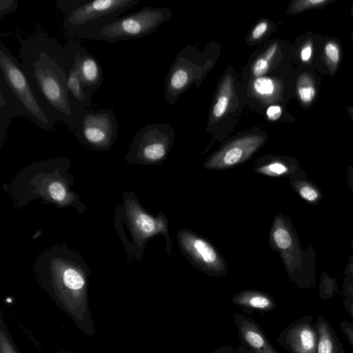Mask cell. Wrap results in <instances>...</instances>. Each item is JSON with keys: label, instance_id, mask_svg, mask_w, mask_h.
Wrapping results in <instances>:
<instances>
[{"label": "cell", "instance_id": "6da1fadb", "mask_svg": "<svg viewBox=\"0 0 353 353\" xmlns=\"http://www.w3.org/2000/svg\"><path fill=\"white\" fill-rule=\"evenodd\" d=\"M21 68L43 111L72 132L77 116L67 91V64L64 46L39 30L21 42Z\"/></svg>", "mask_w": 353, "mask_h": 353}, {"label": "cell", "instance_id": "7a4b0ae2", "mask_svg": "<svg viewBox=\"0 0 353 353\" xmlns=\"http://www.w3.org/2000/svg\"><path fill=\"white\" fill-rule=\"evenodd\" d=\"M34 272L45 290L74 320H86L88 270L83 258L65 245H57L41 254Z\"/></svg>", "mask_w": 353, "mask_h": 353}, {"label": "cell", "instance_id": "3957f363", "mask_svg": "<svg viewBox=\"0 0 353 353\" xmlns=\"http://www.w3.org/2000/svg\"><path fill=\"white\" fill-rule=\"evenodd\" d=\"M70 165L66 157L33 163L18 172L7 190L19 206L38 199L58 207H74L81 213L85 206L72 190Z\"/></svg>", "mask_w": 353, "mask_h": 353}, {"label": "cell", "instance_id": "277c9868", "mask_svg": "<svg viewBox=\"0 0 353 353\" xmlns=\"http://www.w3.org/2000/svg\"><path fill=\"white\" fill-rule=\"evenodd\" d=\"M114 225L130 258L141 261L147 241L159 234L165 239L168 255H172L168 221L164 213L159 211L157 216L151 214L134 193L124 192L122 203L115 208Z\"/></svg>", "mask_w": 353, "mask_h": 353}, {"label": "cell", "instance_id": "5b68a950", "mask_svg": "<svg viewBox=\"0 0 353 353\" xmlns=\"http://www.w3.org/2000/svg\"><path fill=\"white\" fill-rule=\"evenodd\" d=\"M272 250L281 257L289 280L302 290L316 285V253L312 245L303 250L291 218L279 212L274 216L268 237Z\"/></svg>", "mask_w": 353, "mask_h": 353}, {"label": "cell", "instance_id": "8992f818", "mask_svg": "<svg viewBox=\"0 0 353 353\" xmlns=\"http://www.w3.org/2000/svg\"><path fill=\"white\" fill-rule=\"evenodd\" d=\"M139 0H56L68 37L80 39L87 31L121 16Z\"/></svg>", "mask_w": 353, "mask_h": 353}, {"label": "cell", "instance_id": "52a82bcc", "mask_svg": "<svg viewBox=\"0 0 353 353\" xmlns=\"http://www.w3.org/2000/svg\"><path fill=\"white\" fill-rule=\"evenodd\" d=\"M0 75L20 101L25 117L43 130H54L56 121L43 111L21 68V63L2 42L0 43Z\"/></svg>", "mask_w": 353, "mask_h": 353}, {"label": "cell", "instance_id": "ba28073f", "mask_svg": "<svg viewBox=\"0 0 353 353\" xmlns=\"http://www.w3.org/2000/svg\"><path fill=\"white\" fill-rule=\"evenodd\" d=\"M162 10L145 8L95 27L80 39L115 43L139 39L152 32L163 21Z\"/></svg>", "mask_w": 353, "mask_h": 353}, {"label": "cell", "instance_id": "9c48e42d", "mask_svg": "<svg viewBox=\"0 0 353 353\" xmlns=\"http://www.w3.org/2000/svg\"><path fill=\"white\" fill-rule=\"evenodd\" d=\"M119 124L112 109L85 110L77 118L74 134L83 145L94 150L108 151L115 143Z\"/></svg>", "mask_w": 353, "mask_h": 353}, {"label": "cell", "instance_id": "30bf717a", "mask_svg": "<svg viewBox=\"0 0 353 353\" xmlns=\"http://www.w3.org/2000/svg\"><path fill=\"white\" fill-rule=\"evenodd\" d=\"M176 241L181 252L194 269L212 277H222L228 272L224 257L208 239L190 229H180Z\"/></svg>", "mask_w": 353, "mask_h": 353}, {"label": "cell", "instance_id": "8fae6325", "mask_svg": "<svg viewBox=\"0 0 353 353\" xmlns=\"http://www.w3.org/2000/svg\"><path fill=\"white\" fill-rule=\"evenodd\" d=\"M265 137L250 134L237 138L212 154L203 164L206 170H223L248 160L264 143Z\"/></svg>", "mask_w": 353, "mask_h": 353}, {"label": "cell", "instance_id": "7c38bea8", "mask_svg": "<svg viewBox=\"0 0 353 353\" xmlns=\"http://www.w3.org/2000/svg\"><path fill=\"white\" fill-rule=\"evenodd\" d=\"M153 128H145L132 139L125 160L130 163L153 165L161 163L166 157L168 145L166 139Z\"/></svg>", "mask_w": 353, "mask_h": 353}, {"label": "cell", "instance_id": "4fadbf2b", "mask_svg": "<svg viewBox=\"0 0 353 353\" xmlns=\"http://www.w3.org/2000/svg\"><path fill=\"white\" fill-rule=\"evenodd\" d=\"M276 341L289 353H316L319 333L313 316L306 315L290 323Z\"/></svg>", "mask_w": 353, "mask_h": 353}, {"label": "cell", "instance_id": "5bb4252c", "mask_svg": "<svg viewBox=\"0 0 353 353\" xmlns=\"http://www.w3.org/2000/svg\"><path fill=\"white\" fill-rule=\"evenodd\" d=\"M68 37L67 43L73 52L76 66L85 89L92 94L97 91L103 83V74L99 60L77 40Z\"/></svg>", "mask_w": 353, "mask_h": 353}, {"label": "cell", "instance_id": "9a60e30c", "mask_svg": "<svg viewBox=\"0 0 353 353\" xmlns=\"http://www.w3.org/2000/svg\"><path fill=\"white\" fill-rule=\"evenodd\" d=\"M233 317L239 338L251 353H279L254 319L236 313L233 314Z\"/></svg>", "mask_w": 353, "mask_h": 353}, {"label": "cell", "instance_id": "2e32d148", "mask_svg": "<svg viewBox=\"0 0 353 353\" xmlns=\"http://www.w3.org/2000/svg\"><path fill=\"white\" fill-rule=\"evenodd\" d=\"M67 64V91L70 103L77 118L78 114L86 110L92 101V94L84 88L77 66L74 56L70 46L67 43L65 46Z\"/></svg>", "mask_w": 353, "mask_h": 353}, {"label": "cell", "instance_id": "e0dca14e", "mask_svg": "<svg viewBox=\"0 0 353 353\" xmlns=\"http://www.w3.org/2000/svg\"><path fill=\"white\" fill-rule=\"evenodd\" d=\"M252 170L271 177H286L288 179L307 177L299 161L292 157L271 156L261 158L256 161Z\"/></svg>", "mask_w": 353, "mask_h": 353}, {"label": "cell", "instance_id": "ac0fdd59", "mask_svg": "<svg viewBox=\"0 0 353 353\" xmlns=\"http://www.w3.org/2000/svg\"><path fill=\"white\" fill-rule=\"evenodd\" d=\"M25 117L23 107L0 75V145L6 138L10 121L14 117Z\"/></svg>", "mask_w": 353, "mask_h": 353}, {"label": "cell", "instance_id": "d6986e66", "mask_svg": "<svg viewBox=\"0 0 353 353\" xmlns=\"http://www.w3.org/2000/svg\"><path fill=\"white\" fill-rule=\"evenodd\" d=\"M231 301L247 313H266L273 311L276 307V302L270 294L256 290L239 292L232 297Z\"/></svg>", "mask_w": 353, "mask_h": 353}, {"label": "cell", "instance_id": "ffe728a7", "mask_svg": "<svg viewBox=\"0 0 353 353\" xmlns=\"http://www.w3.org/2000/svg\"><path fill=\"white\" fill-rule=\"evenodd\" d=\"M315 325L319 333L316 353H345L342 343L326 318L319 315Z\"/></svg>", "mask_w": 353, "mask_h": 353}, {"label": "cell", "instance_id": "44dd1931", "mask_svg": "<svg viewBox=\"0 0 353 353\" xmlns=\"http://www.w3.org/2000/svg\"><path fill=\"white\" fill-rule=\"evenodd\" d=\"M289 183L297 195L307 203L316 205L321 201L323 194L321 189L307 177L290 179Z\"/></svg>", "mask_w": 353, "mask_h": 353}, {"label": "cell", "instance_id": "7402d4cb", "mask_svg": "<svg viewBox=\"0 0 353 353\" xmlns=\"http://www.w3.org/2000/svg\"><path fill=\"white\" fill-rule=\"evenodd\" d=\"M296 94L300 102L304 105H310L316 96V85L312 77L307 73H302L296 81Z\"/></svg>", "mask_w": 353, "mask_h": 353}, {"label": "cell", "instance_id": "603a6c76", "mask_svg": "<svg viewBox=\"0 0 353 353\" xmlns=\"http://www.w3.org/2000/svg\"><path fill=\"white\" fill-rule=\"evenodd\" d=\"M232 92V79L227 75L221 85L216 101L212 110L213 116L219 119L228 109L230 99Z\"/></svg>", "mask_w": 353, "mask_h": 353}, {"label": "cell", "instance_id": "cb8c5ba5", "mask_svg": "<svg viewBox=\"0 0 353 353\" xmlns=\"http://www.w3.org/2000/svg\"><path fill=\"white\" fill-rule=\"evenodd\" d=\"M323 54L329 71L334 74L341 59V51L339 45L334 41H327L323 46Z\"/></svg>", "mask_w": 353, "mask_h": 353}, {"label": "cell", "instance_id": "d4e9b609", "mask_svg": "<svg viewBox=\"0 0 353 353\" xmlns=\"http://www.w3.org/2000/svg\"><path fill=\"white\" fill-rule=\"evenodd\" d=\"M276 50L277 44L273 43L256 59L252 67V73L254 77L256 78L262 77L268 72L270 63Z\"/></svg>", "mask_w": 353, "mask_h": 353}, {"label": "cell", "instance_id": "484cf974", "mask_svg": "<svg viewBox=\"0 0 353 353\" xmlns=\"http://www.w3.org/2000/svg\"><path fill=\"white\" fill-rule=\"evenodd\" d=\"M338 291L336 279L331 277L327 273L323 272L319 282V296L322 300L332 299Z\"/></svg>", "mask_w": 353, "mask_h": 353}, {"label": "cell", "instance_id": "4316f807", "mask_svg": "<svg viewBox=\"0 0 353 353\" xmlns=\"http://www.w3.org/2000/svg\"><path fill=\"white\" fill-rule=\"evenodd\" d=\"M253 88L258 95L263 97L272 96L276 90L275 82L266 77L256 78L253 83Z\"/></svg>", "mask_w": 353, "mask_h": 353}, {"label": "cell", "instance_id": "83f0119b", "mask_svg": "<svg viewBox=\"0 0 353 353\" xmlns=\"http://www.w3.org/2000/svg\"><path fill=\"white\" fill-rule=\"evenodd\" d=\"M330 0H296L288 9V13L296 14L307 10L325 6Z\"/></svg>", "mask_w": 353, "mask_h": 353}, {"label": "cell", "instance_id": "f1b7e54d", "mask_svg": "<svg viewBox=\"0 0 353 353\" xmlns=\"http://www.w3.org/2000/svg\"><path fill=\"white\" fill-rule=\"evenodd\" d=\"M343 294L353 300V262L348 260L344 271Z\"/></svg>", "mask_w": 353, "mask_h": 353}, {"label": "cell", "instance_id": "f546056e", "mask_svg": "<svg viewBox=\"0 0 353 353\" xmlns=\"http://www.w3.org/2000/svg\"><path fill=\"white\" fill-rule=\"evenodd\" d=\"M188 76L187 72L183 70H177L170 79V85L174 89L179 90L183 88L187 83Z\"/></svg>", "mask_w": 353, "mask_h": 353}, {"label": "cell", "instance_id": "4dcf8cb0", "mask_svg": "<svg viewBox=\"0 0 353 353\" xmlns=\"http://www.w3.org/2000/svg\"><path fill=\"white\" fill-rule=\"evenodd\" d=\"M18 0H1L0 1V19L6 15L13 13L19 6Z\"/></svg>", "mask_w": 353, "mask_h": 353}, {"label": "cell", "instance_id": "1f68e13d", "mask_svg": "<svg viewBox=\"0 0 353 353\" xmlns=\"http://www.w3.org/2000/svg\"><path fill=\"white\" fill-rule=\"evenodd\" d=\"M339 327L346 339L353 348V323L347 321H341Z\"/></svg>", "mask_w": 353, "mask_h": 353}, {"label": "cell", "instance_id": "d6a6232c", "mask_svg": "<svg viewBox=\"0 0 353 353\" xmlns=\"http://www.w3.org/2000/svg\"><path fill=\"white\" fill-rule=\"evenodd\" d=\"M0 349L1 353H17L9 340L6 333L1 330Z\"/></svg>", "mask_w": 353, "mask_h": 353}, {"label": "cell", "instance_id": "836d02e7", "mask_svg": "<svg viewBox=\"0 0 353 353\" xmlns=\"http://www.w3.org/2000/svg\"><path fill=\"white\" fill-rule=\"evenodd\" d=\"M313 43L310 39L307 40L302 46L300 51L301 60L304 63H307L310 61L312 56Z\"/></svg>", "mask_w": 353, "mask_h": 353}, {"label": "cell", "instance_id": "e575fe53", "mask_svg": "<svg viewBox=\"0 0 353 353\" xmlns=\"http://www.w3.org/2000/svg\"><path fill=\"white\" fill-rule=\"evenodd\" d=\"M268 24L266 21L259 22L253 29L252 32V38L253 39H258L261 38L267 31Z\"/></svg>", "mask_w": 353, "mask_h": 353}, {"label": "cell", "instance_id": "d590c367", "mask_svg": "<svg viewBox=\"0 0 353 353\" xmlns=\"http://www.w3.org/2000/svg\"><path fill=\"white\" fill-rule=\"evenodd\" d=\"M281 108L277 105H271L266 110L267 117L270 121H276L279 119L281 116Z\"/></svg>", "mask_w": 353, "mask_h": 353}, {"label": "cell", "instance_id": "8d00e7d4", "mask_svg": "<svg viewBox=\"0 0 353 353\" xmlns=\"http://www.w3.org/2000/svg\"><path fill=\"white\" fill-rule=\"evenodd\" d=\"M342 305L353 319V300L349 297L344 296L342 300Z\"/></svg>", "mask_w": 353, "mask_h": 353}, {"label": "cell", "instance_id": "74e56055", "mask_svg": "<svg viewBox=\"0 0 353 353\" xmlns=\"http://www.w3.org/2000/svg\"><path fill=\"white\" fill-rule=\"evenodd\" d=\"M346 183L348 188L353 192V167L348 165L346 169Z\"/></svg>", "mask_w": 353, "mask_h": 353}, {"label": "cell", "instance_id": "f35d334b", "mask_svg": "<svg viewBox=\"0 0 353 353\" xmlns=\"http://www.w3.org/2000/svg\"><path fill=\"white\" fill-rule=\"evenodd\" d=\"M234 349L232 346L223 345L217 347L211 353H233Z\"/></svg>", "mask_w": 353, "mask_h": 353}, {"label": "cell", "instance_id": "ab89813d", "mask_svg": "<svg viewBox=\"0 0 353 353\" xmlns=\"http://www.w3.org/2000/svg\"><path fill=\"white\" fill-rule=\"evenodd\" d=\"M233 353H251L244 345L239 346L234 349Z\"/></svg>", "mask_w": 353, "mask_h": 353}, {"label": "cell", "instance_id": "60d3db41", "mask_svg": "<svg viewBox=\"0 0 353 353\" xmlns=\"http://www.w3.org/2000/svg\"><path fill=\"white\" fill-rule=\"evenodd\" d=\"M347 111H348L351 118L353 120V108L352 107H347Z\"/></svg>", "mask_w": 353, "mask_h": 353}, {"label": "cell", "instance_id": "b9f144b4", "mask_svg": "<svg viewBox=\"0 0 353 353\" xmlns=\"http://www.w3.org/2000/svg\"><path fill=\"white\" fill-rule=\"evenodd\" d=\"M348 260L353 262V255L352 256H350L349 258H348Z\"/></svg>", "mask_w": 353, "mask_h": 353}, {"label": "cell", "instance_id": "7bdbcfd3", "mask_svg": "<svg viewBox=\"0 0 353 353\" xmlns=\"http://www.w3.org/2000/svg\"><path fill=\"white\" fill-rule=\"evenodd\" d=\"M351 248H352V252H353V241L351 243Z\"/></svg>", "mask_w": 353, "mask_h": 353}]
</instances>
